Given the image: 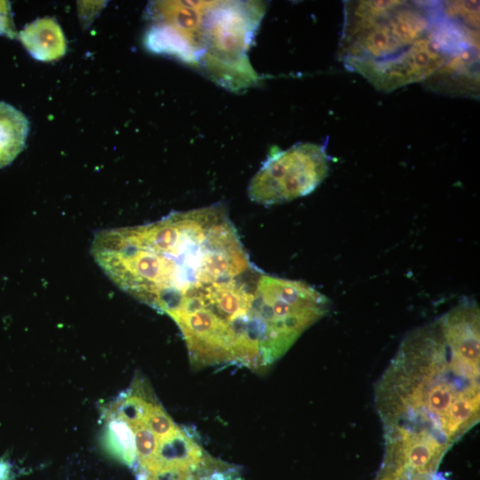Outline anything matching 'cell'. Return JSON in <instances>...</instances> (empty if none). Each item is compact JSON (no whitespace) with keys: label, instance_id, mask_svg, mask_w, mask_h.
I'll return each instance as SVG.
<instances>
[{"label":"cell","instance_id":"6da1fadb","mask_svg":"<svg viewBox=\"0 0 480 480\" xmlns=\"http://www.w3.org/2000/svg\"><path fill=\"white\" fill-rule=\"evenodd\" d=\"M92 253L106 276L133 298L177 324L205 318L218 333L250 315L265 275L220 204L100 231Z\"/></svg>","mask_w":480,"mask_h":480},{"label":"cell","instance_id":"3957f363","mask_svg":"<svg viewBox=\"0 0 480 480\" xmlns=\"http://www.w3.org/2000/svg\"><path fill=\"white\" fill-rule=\"evenodd\" d=\"M443 12L444 4L433 2H346L345 66L385 92L429 79L449 58Z\"/></svg>","mask_w":480,"mask_h":480},{"label":"cell","instance_id":"ba28073f","mask_svg":"<svg viewBox=\"0 0 480 480\" xmlns=\"http://www.w3.org/2000/svg\"><path fill=\"white\" fill-rule=\"evenodd\" d=\"M0 32L3 35L12 36L13 26L10 17L9 4L6 2H0Z\"/></svg>","mask_w":480,"mask_h":480},{"label":"cell","instance_id":"5b68a950","mask_svg":"<svg viewBox=\"0 0 480 480\" xmlns=\"http://www.w3.org/2000/svg\"><path fill=\"white\" fill-rule=\"evenodd\" d=\"M329 164L322 145L304 142L282 151L276 148L252 179L248 196L264 205L307 196L325 179Z\"/></svg>","mask_w":480,"mask_h":480},{"label":"cell","instance_id":"52a82bcc","mask_svg":"<svg viewBox=\"0 0 480 480\" xmlns=\"http://www.w3.org/2000/svg\"><path fill=\"white\" fill-rule=\"evenodd\" d=\"M28 130L25 115L0 101V168L10 164L23 150Z\"/></svg>","mask_w":480,"mask_h":480},{"label":"cell","instance_id":"8992f818","mask_svg":"<svg viewBox=\"0 0 480 480\" xmlns=\"http://www.w3.org/2000/svg\"><path fill=\"white\" fill-rule=\"evenodd\" d=\"M19 37L30 55L41 61L56 60L67 51L64 34L51 17L37 19L27 25Z\"/></svg>","mask_w":480,"mask_h":480},{"label":"cell","instance_id":"277c9868","mask_svg":"<svg viewBox=\"0 0 480 480\" xmlns=\"http://www.w3.org/2000/svg\"><path fill=\"white\" fill-rule=\"evenodd\" d=\"M263 13L261 4L255 2L204 1L196 66L225 87L239 90L252 85L257 75L247 51Z\"/></svg>","mask_w":480,"mask_h":480},{"label":"cell","instance_id":"7a4b0ae2","mask_svg":"<svg viewBox=\"0 0 480 480\" xmlns=\"http://www.w3.org/2000/svg\"><path fill=\"white\" fill-rule=\"evenodd\" d=\"M480 311L464 300L401 342L375 388L385 447L441 456L480 418Z\"/></svg>","mask_w":480,"mask_h":480},{"label":"cell","instance_id":"9c48e42d","mask_svg":"<svg viewBox=\"0 0 480 480\" xmlns=\"http://www.w3.org/2000/svg\"><path fill=\"white\" fill-rule=\"evenodd\" d=\"M0 480H10V469L6 463H0Z\"/></svg>","mask_w":480,"mask_h":480}]
</instances>
